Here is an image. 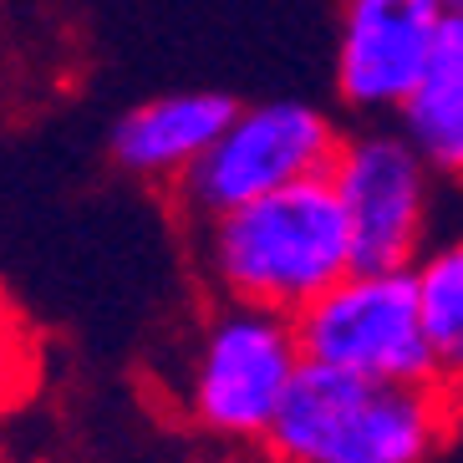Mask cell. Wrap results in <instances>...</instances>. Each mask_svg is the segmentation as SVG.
<instances>
[{"label":"cell","instance_id":"1","mask_svg":"<svg viewBox=\"0 0 463 463\" xmlns=\"http://www.w3.org/2000/svg\"><path fill=\"white\" fill-rule=\"evenodd\" d=\"M204 260L224 300L300 316L356 270L352 219L326 174L209 219Z\"/></svg>","mask_w":463,"mask_h":463},{"label":"cell","instance_id":"2","mask_svg":"<svg viewBox=\"0 0 463 463\" xmlns=\"http://www.w3.org/2000/svg\"><path fill=\"white\" fill-rule=\"evenodd\" d=\"M458 408L443 382H377L306 362L265 453L275 463H428Z\"/></svg>","mask_w":463,"mask_h":463},{"label":"cell","instance_id":"3","mask_svg":"<svg viewBox=\"0 0 463 463\" xmlns=\"http://www.w3.org/2000/svg\"><path fill=\"white\" fill-rule=\"evenodd\" d=\"M300 372H306V352H300L296 316L250 300H224L219 311L204 316L189 352L184 412L224 443L265 449Z\"/></svg>","mask_w":463,"mask_h":463},{"label":"cell","instance_id":"4","mask_svg":"<svg viewBox=\"0 0 463 463\" xmlns=\"http://www.w3.org/2000/svg\"><path fill=\"white\" fill-rule=\"evenodd\" d=\"M311 367L377 382H438L412 265H356L296 316Z\"/></svg>","mask_w":463,"mask_h":463},{"label":"cell","instance_id":"5","mask_svg":"<svg viewBox=\"0 0 463 463\" xmlns=\"http://www.w3.org/2000/svg\"><path fill=\"white\" fill-rule=\"evenodd\" d=\"M341 148V133L321 108L300 97H270L250 102L230 118L219 143L194 164V174L178 184V199L189 214L209 219L245 209L265 194H280L290 184L331 174V158Z\"/></svg>","mask_w":463,"mask_h":463},{"label":"cell","instance_id":"6","mask_svg":"<svg viewBox=\"0 0 463 463\" xmlns=\"http://www.w3.org/2000/svg\"><path fill=\"white\" fill-rule=\"evenodd\" d=\"M331 184L352 219L356 265H418L433 214V168L402 128H356L341 133L331 158Z\"/></svg>","mask_w":463,"mask_h":463},{"label":"cell","instance_id":"7","mask_svg":"<svg viewBox=\"0 0 463 463\" xmlns=\"http://www.w3.org/2000/svg\"><path fill=\"white\" fill-rule=\"evenodd\" d=\"M449 21L443 0H341L336 92L352 112H397Z\"/></svg>","mask_w":463,"mask_h":463},{"label":"cell","instance_id":"8","mask_svg":"<svg viewBox=\"0 0 463 463\" xmlns=\"http://www.w3.org/2000/svg\"><path fill=\"white\" fill-rule=\"evenodd\" d=\"M240 102L224 92H164L128 108L112 123L108 153L123 174L143 178V184H184L194 164L219 143V133L230 128Z\"/></svg>","mask_w":463,"mask_h":463},{"label":"cell","instance_id":"9","mask_svg":"<svg viewBox=\"0 0 463 463\" xmlns=\"http://www.w3.org/2000/svg\"><path fill=\"white\" fill-rule=\"evenodd\" d=\"M397 128L438 178L463 184V15L449 11L433 56L422 61L412 92L397 108Z\"/></svg>","mask_w":463,"mask_h":463},{"label":"cell","instance_id":"10","mask_svg":"<svg viewBox=\"0 0 463 463\" xmlns=\"http://www.w3.org/2000/svg\"><path fill=\"white\" fill-rule=\"evenodd\" d=\"M412 270H418L422 321L433 336L438 382L463 402V234L433 245Z\"/></svg>","mask_w":463,"mask_h":463},{"label":"cell","instance_id":"11","mask_svg":"<svg viewBox=\"0 0 463 463\" xmlns=\"http://www.w3.org/2000/svg\"><path fill=\"white\" fill-rule=\"evenodd\" d=\"M36 372H42L36 336H31V326L21 321V311L0 296V412L15 408V402L36 387Z\"/></svg>","mask_w":463,"mask_h":463},{"label":"cell","instance_id":"12","mask_svg":"<svg viewBox=\"0 0 463 463\" xmlns=\"http://www.w3.org/2000/svg\"><path fill=\"white\" fill-rule=\"evenodd\" d=\"M443 5H449L453 15H463V0H443Z\"/></svg>","mask_w":463,"mask_h":463}]
</instances>
